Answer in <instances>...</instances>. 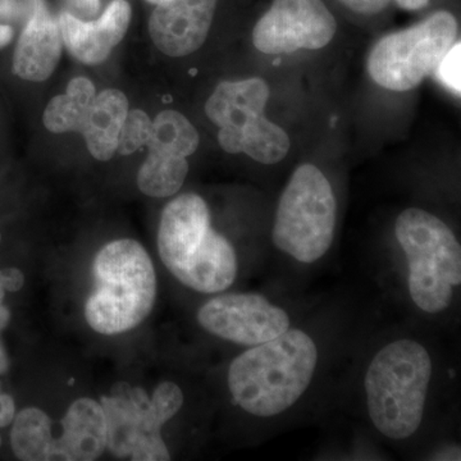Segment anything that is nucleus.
<instances>
[{
    "label": "nucleus",
    "instance_id": "obj_1",
    "mask_svg": "<svg viewBox=\"0 0 461 461\" xmlns=\"http://www.w3.org/2000/svg\"><path fill=\"white\" fill-rule=\"evenodd\" d=\"M318 363L317 345L300 330L251 346L229 369V388L242 411L275 417L299 402L311 386Z\"/></svg>",
    "mask_w": 461,
    "mask_h": 461
},
{
    "label": "nucleus",
    "instance_id": "obj_2",
    "mask_svg": "<svg viewBox=\"0 0 461 461\" xmlns=\"http://www.w3.org/2000/svg\"><path fill=\"white\" fill-rule=\"evenodd\" d=\"M158 250L167 269L198 293H222L238 276L232 245L212 229L208 205L196 194H184L167 204Z\"/></svg>",
    "mask_w": 461,
    "mask_h": 461
},
{
    "label": "nucleus",
    "instance_id": "obj_3",
    "mask_svg": "<svg viewBox=\"0 0 461 461\" xmlns=\"http://www.w3.org/2000/svg\"><path fill=\"white\" fill-rule=\"evenodd\" d=\"M94 291L85 304V318L102 335H120L140 326L157 297L153 262L131 239L109 242L96 254Z\"/></svg>",
    "mask_w": 461,
    "mask_h": 461
},
{
    "label": "nucleus",
    "instance_id": "obj_4",
    "mask_svg": "<svg viewBox=\"0 0 461 461\" xmlns=\"http://www.w3.org/2000/svg\"><path fill=\"white\" fill-rule=\"evenodd\" d=\"M429 351L412 339H397L373 357L364 379L369 417L391 439L409 438L423 420L432 378Z\"/></svg>",
    "mask_w": 461,
    "mask_h": 461
},
{
    "label": "nucleus",
    "instance_id": "obj_5",
    "mask_svg": "<svg viewBox=\"0 0 461 461\" xmlns=\"http://www.w3.org/2000/svg\"><path fill=\"white\" fill-rule=\"evenodd\" d=\"M395 235L408 259L412 302L426 313L446 311L461 284V248L453 230L436 215L409 208L397 217Z\"/></svg>",
    "mask_w": 461,
    "mask_h": 461
},
{
    "label": "nucleus",
    "instance_id": "obj_6",
    "mask_svg": "<svg viewBox=\"0 0 461 461\" xmlns=\"http://www.w3.org/2000/svg\"><path fill=\"white\" fill-rule=\"evenodd\" d=\"M336 198L315 166L294 172L278 204L272 240L297 262L314 263L330 250L335 236Z\"/></svg>",
    "mask_w": 461,
    "mask_h": 461
},
{
    "label": "nucleus",
    "instance_id": "obj_7",
    "mask_svg": "<svg viewBox=\"0 0 461 461\" xmlns=\"http://www.w3.org/2000/svg\"><path fill=\"white\" fill-rule=\"evenodd\" d=\"M456 36L453 14L437 12L418 25L382 38L368 58L369 75L384 89H414L436 71Z\"/></svg>",
    "mask_w": 461,
    "mask_h": 461
},
{
    "label": "nucleus",
    "instance_id": "obj_8",
    "mask_svg": "<svg viewBox=\"0 0 461 461\" xmlns=\"http://www.w3.org/2000/svg\"><path fill=\"white\" fill-rule=\"evenodd\" d=\"M336 20L323 0H275L254 27L253 42L266 54H290L326 47Z\"/></svg>",
    "mask_w": 461,
    "mask_h": 461
},
{
    "label": "nucleus",
    "instance_id": "obj_9",
    "mask_svg": "<svg viewBox=\"0 0 461 461\" xmlns=\"http://www.w3.org/2000/svg\"><path fill=\"white\" fill-rule=\"evenodd\" d=\"M200 326L217 338L244 346L271 341L290 330L284 309L258 294H224L198 312Z\"/></svg>",
    "mask_w": 461,
    "mask_h": 461
},
{
    "label": "nucleus",
    "instance_id": "obj_10",
    "mask_svg": "<svg viewBox=\"0 0 461 461\" xmlns=\"http://www.w3.org/2000/svg\"><path fill=\"white\" fill-rule=\"evenodd\" d=\"M149 21L158 50L168 57H185L199 50L213 23L217 0H162Z\"/></svg>",
    "mask_w": 461,
    "mask_h": 461
},
{
    "label": "nucleus",
    "instance_id": "obj_11",
    "mask_svg": "<svg viewBox=\"0 0 461 461\" xmlns=\"http://www.w3.org/2000/svg\"><path fill=\"white\" fill-rule=\"evenodd\" d=\"M271 91L268 84L259 77L248 80L224 81L215 87L206 102L209 120L220 127L218 141L230 154L240 153L242 131L263 115Z\"/></svg>",
    "mask_w": 461,
    "mask_h": 461
},
{
    "label": "nucleus",
    "instance_id": "obj_12",
    "mask_svg": "<svg viewBox=\"0 0 461 461\" xmlns=\"http://www.w3.org/2000/svg\"><path fill=\"white\" fill-rule=\"evenodd\" d=\"M131 16L129 2L113 0L98 20L81 21L65 12L58 18V23L63 44L76 59L85 65H100L122 41Z\"/></svg>",
    "mask_w": 461,
    "mask_h": 461
},
{
    "label": "nucleus",
    "instance_id": "obj_13",
    "mask_svg": "<svg viewBox=\"0 0 461 461\" xmlns=\"http://www.w3.org/2000/svg\"><path fill=\"white\" fill-rule=\"evenodd\" d=\"M62 48L58 20L38 0L32 18L18 38L12 57V71L21 80L30 83L48 80L59 63Z\"/></svg>",
    "mask_w": 461,
    "mask_h": 461
},
{
    "label": "nucleus",
    "instance_id": "obj_14",
    "mask_svg": "<svg viewBox=\"0 0 461 461\" xmlns=\"http://www.w3.org/2000/svg\"><path fill=\"white\" fill-rule=\"evenodd\" d=\"M63 433L54 441L53 460L93 461L107 447V420L102 403L76 400L63 418Z\"/></svg>",
    "mask_w": 461,
    "mask_h": 461
},
{
    "label": "nucleus",
    "instance_id": "obj_15",
    "mask_svg": "<svg viewBox=\"0 0 461 461\" xmlns=\"http://www.w3.org/2000/svg\"><path fill=\"white\" fill-rule=\"evenodd\" d=\"M129 111V100L122 91L108 89L96 94L81 132L91 156L95 159L107 162L113 158Z\"/></svg>",
    "mask_w": 461,
    "mask_h": 461
},
{
    "label": "nucleus",
    "instance_id": "obj_16",
    "mask_svg": "<svg viewBox=\"0 0 461 461\" xmlns=\"http://www.w3.org/2000/svg\"><path fill=\"white\" fill-rule=\"evenodd\" d=\"M148 399L141 390L103 397L102 406L107 420V447L114 456L131 455L141 436V412Z\"/></svg>",
    "mask_w": 461,
    "mask_h": 461
},
{
    "label": "nucleus",
    "instance_id": "obj_17",
    "mask_svg": "<svg viewBox=\"0 0 461 461\" xmlns=\"http://www.w3.org/2000/svg\"><path fill=\"white\" fill-rule=\"evenodd\" d=\"M95 96V86L89 78H74L69 81L66 94L54 96L48 103L42 115L44 126L53 133L83 132L87 112Z\"/></svg>",
    "mask_w": 461,
    "mask_h": 461
},
{
    "label": "nucleus",
    "instance_id": "obj_18",
    "mask_svg": "<svg viewBox=\"0 0 461 461\" xmlns=\"http://www.w3.org/2000/svg\"><path fill=\"white\" fill-rule=\"evenodd\" d=\"M11 447L17 459L23 461L53 460L54 441L51 421L47 412L26 408L12 421Z\"/></svg>",
    "mask_w": 461,
    "mask_h": 461
},
{
    "label": "nucleus",
    "instance_id": "obj_19",
    "mask_svg": "<svg viewBox=\"0 0 461 461\" xmlns=\"http://www.w3.org/2000/svg\"><path fill=\"white\" fill-rule=\"evenodd\" d=\"M200 138L193 123L180 112L163 111L151 123L148 150L173 157H190L199 147Z\"/></svg>",
    "mask_w": 461,
    "mask_h": 461
},
{
    "label": "nucleus",
    "instance_id": "obj_20",
    "mask_svg": "<svg viewBox=\"0 0 461 461\" xmlns=\"http://www.w3.org/2000/svg\"><path fill=\"white\" fill-rule=\"evenodd\" d=\"M189 173L186 158L149 151L139 169L138 187L150 198H169L180 191Z\"/></svg>",
    "mask_w": 461,
    "mask_h": 461
},
{
    "label": "nucleus",
    "instance_id": "obj_21",
    "mask_svg": "<svg viewBox=\"0 0 461 461\" xmlns=\"http://www.w3.org/2000/svg\"><path fill=\"white\" fill-rule=\"evenodd\" d=\"M290 138L277 124L259 115L242 131L240 153L263 165H276L287 156Z\"/></svg>",
    "mask_w": 461,
    "mask_h": 461
},
{
    "label": "nucleus",
    "instance_id": "obj_22",
    "mask_svg": "<svg viewBox=\"0 0 461 461\" xmlns=\"http://www.w3.org/2000/svg\"><path fill=\"white\" fill-rule=\"evenodd\" d=\"M184 405V393L173 382H162L141 412V436H160L163 424L171 420Z\"/></svg>",
    "mask_w": 461,
    "mask_h": 461
},
{
    "label": "nucleus",
    "instance_id": "obj_23",
    "mask_svg": "<svg viewBox=\"0 0 461 461\" xmlns=\"http://www.w3.org/2000/svg\"><path fill=\"white\" fill-rule=\"evenodd\" d=\"M153 121L140 109L129 111L122 129H121L120 140H118L117 151L122 156H130L139 149L148 144L151 133Z\"/></svg>",
    "mask_w": 461,
    "mask_h": 461
},
{
    "label": "nucleus",
    "instance_id": "obj_24",
    "mask_svg": "<svg viewBox=\"0 0 461 461\" xmlns=\"http://www.w3.org/2000/svg\"><path fill=\"white\" fill-rule=\"evenodd\" d=\"M460 59H461V45L460 41L455 42L450 50L442 58L438 67L436 68L437 76H438L441 83L453 90L455 94L459 95L461 91L460 84Z\"/></svg>",
    "mask_w": 461,
    "mask_h": 461
},
{
    "label": "nucleus",
    "instance_id": "obj_25",
    "mask_svg": "<svg viewBox=\"0 0 461 461\" xmlns=\"http://www.w3.org/2000/svg\"><path fill=\"white\" fill-rule=\"evenodd\" d=\"M0 285L5 293H17L25 285V275L16 267L0 268Z\"/></svg>",
    "mask_w": 461,
    "mask_h": 461
},
{
    "label": "nucleus",
    "instance_id": "obj_26",
    "mask_svg": "<svg viewBox=\"0 0 461 461\" xmlns=\"http://www.w3.org/2000/svg\"><path fill=\"white\" fill-rule=\"evenodd\" d=\"M72 16L81 21H89L98 14L100 0H68Z\"/></svg>",
    "mask_w": 461,
    "mask_h": 461
},
{
    "label": "nucleus",
    "instance_id": "obj_27",
    "mask_svg": "<svg viewBox=\"0 0 461 461\" xmlns=\"http://www.w3.org/2000/svg\"><path fill=\"white\" fill-rule=\"evenodd\" d=\"M351 11L362 14H375L387 7L390 0H341Z\"/></svg>",
    "mask_w": 461,
    "mask_h": 461
},
{
    "label": "nucleus",
    "instance_id": "obj_28",
    "mask_svg": "<svg viewBox=\"0 0 461 461\" xmlns=\"http://www.w3.org/2000/svg\"><path fill=\"white\" fill-rule=\"evenodd\" d=\"M16 417V403L14 397L9 393H3L2 384H0V429H5L12 424Z\"/></svg>",
    "mask_w": 461,
    "mask_h": 461
},
{
    "label": "nucleus",
    "instance_id": "obj_29",
    "mask_svg": "<svg viewBox=\"0 0 461 461\" xmlns=\"http://www.w3.org/2000/svg\"><path fill=\"white\" fill-rule=\"evenodd\" d=\"M14 36V27L0 23V50L7 48Z\"/></svg>",
    "mask_w": 461,
    "mask_h": 461
},
{
    "label": "nucleus",
    "instance_id": "obj_30",
    "mask_svg": "<svg viewBox=\"0 0 461 461\" xmlns=\"http://www.w3.org/2000/svg\"><path fill=\"white\" fill-rule=\"evenodd\" d=\"M397 5L408 11H418L429 5V0H396Z\"/></svg>",
    "mask_w": 461,
    "mask_h": 461
},
{
    "label": "nucleus",
    "instance_id": "obj_31",
    "mask_svg": "<svg viewBox=\"0 0 461 461\" xmlns=\"http://www.w3.org/2000/svg\"><path fill=\"white\" fill-rule=\"evenodd\" d=\"M11 317V311L3 303H0V333L7 329Z\"/></svg>",
    "mask_w": 461,
    "mask_h": 461
},
{
    "label": "nucleus",
    "instance_id": "obj_32",
    "mask_svg": "<svg viewBox=\"0 0 461 461\" xmlns=\"http://www.w3.org/2000/svg\"><path fill=\"white\" fill-rule=\"evenodd\" d=\"M9 368V357L7 351H5V346L0 341V375L7 373Z\"/></svg>",
    "mask_w": 461,
    "mask_h": 461
},
{
    "label": "nucleus",
    "instance_id": "obj_33",
    "mask_svg": "<svg viewBox=\"0 0 461 461\" xmlns=\"http://www.w3.org/2000/svg\"><path fill=\"white\" fill-rule=\"evenodd\" d=\"M0 244H2V230H0ZM5 295H7V293H5V288L0 285V303L5 302Z\"/></svg>",
    "mask_w": 461,
    "mask_h": 461
},
{
    "label": "nucleus",
    "instance_id": "obj_34",
    "mask_svg": "<svg viewBox=\"0 0 461 461\" xmlns=\"http://www.w3.org/2000/svg\"><path fill=\"white\" fill-rule=\"evenodd\" d=\"M147 2L151 3V5H158V3L162 2V0H147Z\"/></svg>",
    "mask_w": 461,
    "mask_h": 461
},
{
    "label": "nucleus",
    "instance_id": "obj_35",
    "mask_svg": "<svg viewBox=\"0 0 461 461\" xmlns=\"http://www.w3.org/2000/svg\"><path fill=\"white\" fill-rule=\"evenodd\" d=\"M0 446H2V436H0Z\"/></svg>",
    "mask_w": 461,
    "mask_h": 461
}]
</instances>
